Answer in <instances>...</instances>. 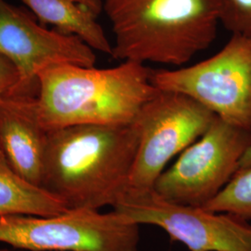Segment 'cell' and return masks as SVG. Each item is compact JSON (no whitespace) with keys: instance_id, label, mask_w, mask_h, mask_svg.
<instances>
[{"instance_id":"obj_5","label":"cell","mask_w":251,"mask_h":251,"mask_svg":"<svg viewBox=\"0 0 251 251\" xmlns=\"http://www.w3.org/2000/svg\"><path fill=\"white\" fill-rule=\"evenodd\" d=\"M152 85L182 93L226 122L251 130V35L232 34L212 57L175 70H151Z\"/></svg>"},{"instance_id":"obj_8","label":"cell","mask_w":251,"mask_h":251,"mask_svg":"<svg viewBox=\"0 0 251 251\" xmlns=\"http://www.w3.org/2000/svg\"><path fill=\"white\" fill-rule=\"evenodd\" d=\"M138 225L157 226L189 251H251V225L226 213L172 203L154 190L126 195L113 207Z\"/></svg>"},{"instance_id":"obj_15","label":"cell","mask_w":251,"mask_h":251,"mask_svg":"<svg viewBox=\"0 0 251 251\" xmlns=\"http://www.w3.org/2000/svg\"><path fill=\"white\" fill-rule=\"evenodd\" d=\"M18 83L17 69L7 58L0 55V100L15 93Z\"/></svg>"},{"instance_id":"obj_14","label":"cell","mask_w":251,"mask_h":251,"mask_svg":"<svg viewBox=\"0 0 251 251\" xmlns=\"http://www.w3.org/2000/svg\"><path fill=\"white\" fill-rule=\"evenodd\" d=\"M220 23L232 34L251 35V0H219Z\"/></svg>"},{"instance_id":"obj_7","label":"cell","mask_w":251,"mask_h":251,"mask_svg":"<svg viewBox=\"0 0 251 251\" xmlns=\"http://www.w3.org/2000/svg\"><path fill=\"white\" fill-rule=\"evenodd\" d=\"M251 144V130L216 116L206 132L163 171L153 190L172 203L202 207L233 178Z\"/></svg>"},{"instance_id":"obj_11","label":"cell","mask_w":251,"mask_h":251,"mask_svg":"<svg viewBox=\"0 0 251 251\" xmlns=\"http://www.w3.org/2000/svg\"><path fill=\"white\" fill-rule=\"evenodd\" d=\"M31 9L42 25L77 36L94 50L112 54L110 43L98 17L103 5L101 0H21Z\"/></svg>"},{"instance_id":"obj_3","label":"cell","mask_w":251,"mask_h":251,"mask_svg":"<svg viewBox=\"0 0 251 251\" xmlns=\"http://www.w3.org/2000/svg\"><path fill=\"white\" fill-rule=\"evenodd\" d=\"M122 62L179 66L206 50L217 36L219 0H104Z\"/></svg>"},{"instance_id":"obj_17","label":"cell","mask_w":251,"mask_h":251,"mask_svg":"<svg viewBox=\"0 0 251 251\" xmlns=\"http://www.w3.org/2000/svg\"><path fill=\"white\" fill-rule=\"evenodd\" d=\"M0 251H23V250H19V249H14V248H12V250H9V249H0Z\"/></svg>"},{"instance_id":"obj_16","label":"cell","mask_w":251,"mask_h":251,"mask_svg":"<svg viewBox=\"0 0 251 251\" xmlns=\"http://www.w3.org/2000/svg\"><path fill=\"white\" fill-rule=\"evenodd\" d=\"M251 167V144L248 147V149L246 150L245 153L243 154L242 158L239 163V169L238 170H242Z\"/></svg>"},{"instance_id":"obj_4","label":"cell","mask_w":251,"mask_h":251,"mask_svg":"<svg viewBox=\"0 0 251 251\" xmlns=\"http://www.w3.org/2000/svg\"><path fill=\"white\" fill-rule=\"evenodd\" d=\"M0 243L26 251H138L140 225L114 209L7 216L0 218Z\"/></svg>"},{"instance_id":"obj_2","label":"cell","mask_w":251,"mask_h":251,"mask_svg":"<svg viewBox=\"0 0 251 251\" xmlns=\"http://www.w3.org/2000/svg\"><path fill=\"white\" fill-rule=\"evenodd\" d=\"M36 109L46 130L76 125L132 123L156 88L144 63L99 69L52 64L37 75Z\"/></svg>"},{"instance_id":"obj_6","label":"cell","mask_w":251,"mask_h":251,"mask_svg":"<svg viewBox=\"0 0 251 251\" xmlns=\"http://www.w3.org/2000/svg\"><path fill=\"white\" fill-rule=\"evenodd\" d=\"M215 117L182 93L156 88L133 120L140 140L126 195L153 190L168 163L204 134Z\"/></svg>"},{"instance_id":"obj_13","label":"cell","mask_w":251,"mask_h":251,"mask_svg":"<svg viewBox=\"0 0 251 251\" xmlns=\"http://www.w3.org/2000/svg\"><path fill=\"white\" fill-rule=\"evenodd\" d=\"M213 212L251 220V167L238 170L215 198L202 206Z\"/></svg>"},{"instance_id":"obj_1","label":"cell","mask_w":251,"mask_h":251,"mask_svg":"<svg viewBox=\"0 0 251 251\" xmlns=\"http://www.w3.org/2000/svg\"><path fill=\"white\" fill-rule=\"evenodd\" d=\"M139 140L134 122L50 130L41 187L69 209L114 207L127 193Z\"/></svg>"},{"instance_id":"obj_10","label":"cell","mask_w":251,"mask_h":251,"mask_svg":"<svg viewBox=\"0 0 251 251\" xmlns=\"http://www.w3.org/2000/svg\"><path fill=\"white\" fill-rule=\"evenodd\" d=\"M36 97L12 93L0 100V149L13 171L41 186L48 130L38 119Z\"/></svg>"},{"instance_id":"obj_9","label":"cell","mask_w":251,"mask_h":251,"mask_svg":"<svg viewBox=\"0 0 251 251\" xmlns=\"http://www.w3.org/2000/svg\"><path fill=\"white\" fill-rule=\"evenodd\" d=\"M0 55L18 71L15 94L36 95L37 75L50 65L94 66L96 62L94 50L80 38L47 29L5 0H0Z\"/></svg>"},{"instance_id":"obj_12","label":"cell","mask_w":251,"mask_h":251,"mask_svg":"<svg viewBox=\"0 0 251 251\" xmlns=\"http://www.w3.org/2000/svg\"><path fill=\"white\" fill-rule=\"evenodd\" d=\"M68 209L60 198L29 182L13 171L0 149V218L50 217Z\"/></svg>"}]
</instances>
